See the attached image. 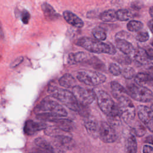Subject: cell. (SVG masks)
Returning a JSON list of instances; mask_svg holds the SVG:
<instances>
[{"label":"cell","instance_id":"obj_17","mask_svg":"<svg viewBox=\"0 0 153 153\" xmlns=\"http://www.w3.org/2000/svg\"><path fill=\"white\" fill-rule=\"evenodd\" d=\"M115 44L117 47L126 55L131 54L134 51L133 45L125 39H116Z\"/></svg>","mask_w":153,"mask_h":153},{"label":"cell","instance_id":"obj_25","mask_svg":"<svg viewBox=\"0 0 153 153\" xmlns=\"http://www.w3.org/2000/svg\"><path fill=\"white\" fill-rule=\"evenodd\" d=\"M126 149L128 153H135L137 151V142L133 134H130L127 139Z\"/></svg>","mask_w":153,"mask_h":153},{"label":"cell","instance_id":"obj_8","mask_svg":"<svg viewBox=\"0 0 153 153\" xmlns=\"http://www.w3.org/2000/svg\"><path fill=\"white\" fill-rule=\"evenodd\" d=\"M72 92L78 102L83 105H88L91 103L96 97V94L93 90L85 88L80 86L75 85L74 87Z\"/></svg>","mask_w":153,"mask_h":153},{"label":"cell","instance_id":"obj_39","mask_svg":"<svg viewBox=\"0 0 153 153\" xmlns=\"http://www.w3.org/2000/svg\"><path fill=\"white\" fill-rule=\"evenodd\" d=\"M4 38V32H3L1 23L0 22V39H3Z\"/></svg>","mask_w":153,"mask_h":153},{"label":"cell","instance_id":"obj_41","mask_svg":"<svg viewBox=\"0 0 153 153\" xmlns=\"http://www.w3.org/2000/svg\"><path fill=\"white\" fill-rule=\"evenodd\" d=\"M152 13H153V10H152V7H151L149 8V14L151 17H152Z\"/></svg>","mask_w":153,"mask_h":153},{"label":"cell","instance_id":"obj_3","mask_svg":"<svg viewBox=\"0 0 153 153\" xmlns=\"http://www.w3.org/2000/svg\"><path fill=\"white\" fill-rule=\"evenodd\" d=\"M97 100L99 108L107 117L120 115L117 105L115 104L107 93L103 91H99L97 93Z\"/></svg>","mask_w":153,"mask_h":153},{"label":"cell","instance_id":"obj_4","mask_svg":"<svg viewBox=\"0 0 153 153\" xmlns=\"http://www.w3.org/2000/svg\"><path fill=\"white\" fill-rule=\"evenodd\" d=\"M128 94L134 100L149 102L152 99V93L148 88L137 84H130L127 86Z\"/></svg>","mask_w":153,"mask_h":153},{"label":"cell","instance_id":"obj_36","mask_svg":"<svg viewBox=\"0 0 153 153\" xmlns=\"http://www.w3.org/2000/svg\"><path fill=\"white\" fill-rule=\"evenodd\" d=\"M23 60V57H19L18 58H17L14 61H13L11 64V66L13 68H14L16 66H17V65H19Z\"/></svg>","mask_w":153,"mask_h":153},{"label":"cell","instance_id":"obj_26","mask_svg":"<svg viewBox=\"0 0 153 153\" xmlns=\"http://www.w3.org/2000/svg\"><path fill=\"white\" fill-rule=\"evenodd\" d=\"M116 14L117 20H119L120 21L128 20L133 16L129 10L126 9H121L118 10L116 12Z\"/></svg>","mask_w":153,"mask_h":153},{"label":"cell","instance_id":"obj_20","mask_svg":"<svg viewBox=\"0 0 153 153\" xmlns=\"http://www.w3.org/2000/svg\"><path fill=\"white\" fill-rule=\"evenodd\" d=\"M41 8L47 20H54L59 18V15L50 4L44 2L41 5Z\"/></svg>","mask_w":153,"mask_h":153},{"label":"cell","instance_id":"obj_10","mask_svg":"<svg viewBox=\"0 0 153 153\" xmlns=\"http://www.w3.org/2000/svg\"><path fill=\"white\" fill-rule=\"evenodd\" d=\"M137 114L141 121L145 124L150 131L152 132L153 118L152 109L146 106L140 105L137 108Z\"/></svg>","mask_w":153,"mask_h":153},{"label":"cell","instance_id":"obj_1","mask_svg":"<svg viewBox=\"0 0 153 153\" xmlns=\"http://www.w3.org/2000/svg\"><path fill=\"white\" fill-rule=\"evenodd\" d=\"M76 44L91 53L114 54L116 52L115 48L113 45L106 44L101 42L100 40L94 39L89 37L79 38L76 42Z\"/></svg>","mask_w":153,"mask_h":153},{"label":"cell","instance_id":"obj_14","mask_svg":"<svg viewBox=\"0 0 153 153\" xmlns=\"http://www.w3.org/2000/svg\"><path fill=\"white\" fill-rule=\"evenodd\" d=\"M47 125L44 123L27 120L25 124L24 132L27 135H32L41 130L45 129Z\"/></svg>","mask_w":153,"mask_h":153},{"label":"cell","instance_id":"obj_27","mask_svg":"<svg viewBox=\"0 0 153 153\" xmlns=\"http://www.w3.org/2000/svg\"><path fill=\"white\" fill-rule=\"evenodd\" d=\"M92 33L96 39L103 41L106 38V33L105 30L100 26L94 27L92 30Z\"/></svg>","mask_w":153,"mask_h":153},{"label":"cell","instance_id":"obj_35","mask_svg":"<svg viewBox=\"0 0 153 153\" xmlns=\"http://www.w3.org/2000/svg\"><path fill=\"white\" fill-rule=\"evenodd\" d=\"M131 7L133 8V9H135V10H139L142 8V4L139 1H135L134 2H133L131 4Z\"/></svg>","mask_w":153,"mask_h":153},{"label":"cell","instance_id":"obj_16","mask_svg":"<svg viewBox=\"0 0 153 153\" xmlns=\"http://www.w3.org/2000/svg\"><path fill=\"white\" fill-rule=\"evenodd\" d=\"M111 87L113 96L117 100L128 96L127 91L118 82L112 81L111 82Z\"/></svg>","mask_w":153,"mask_h":153},{"label":"cell","instance_id":"obj_28","mask_svg":"<svg viewBox=\"0 0 153 153\" xmlns=\"http://www.w3.org/2000/svg\"><path fill=\"white\" fill-rule=\"evenodd\" d=\"M127 27L129 31L137 32L142 29L143 23L139 21L131 20L127 23Z\"/></svg>","mask_w":153,"mask_h":153},{"label":"cell","instance_id":"obj_5","mask_svg":"<svg viewBox=\"0 0 153 153\" xmlns=\"http://www.w3.org/2000/svg\"><path fill=\"white\" fill-rule=\"evenodd\" d=\"M118 109L120 117L126 123H130L135 117V109L128 96L122 97L118 100Z\"/></svg>","mask_w":153,"mask_h":153},{"label":"cell","instance_id":"obj_9","mask_svg":"<svg viewBox=\"0 0 153 153\" xmlns=\"http://www.w3.org/2000/svg\"><path fill=\"white\" fill-rule=\"evenodd\" d=\"M99 137L105 143H112L117 139V134L113 126L103 121L99 124Z\"/></svg>","mask_w":153,"mask_h":153},{"label":"cell","instance_id":"obj_31","mask_svg":"<svg viewBox=\"0 0 153 153\" xmlns=\"http://www.w3.org/2000/svg\"><path fill=\"white\" fill-rule=\"evenodd\" d=\"M109 71L112 75H115V76H118V75H120V74H121V71L122 70L118 65H117L115 63H112L109 65Z\"/></svg>","mask_w":153,"mask_h":153},{"label":"cell","instance_id":"obj_29","mask_svg":"<svg viewBox=\"0 0 153 153\" xmlns=\"http://www.w3.org/2000/svg\"><path fill=\"white\" fill-rule=\"evenodd\" d=\"M132 130L134 134L138 137L143 136L146 133L145 127L139 122H136V123L132 127Z\"/></svg>","mask_w":153,"mask_h":153},{"label":"cell","instance_id":"obj_7","mask_svg":"<svg viewBox=\"0 0 153 153\" xmlns=\"http://www.w3.org/2000/svg\"><path fill=\"white\" fill-rule=\"evenodd\" d=\"M38 111H42L55 115L59 117H66L68 112L59 103L48 98L43 100L38 106Z\"/></svg>","mask_w":153,"mask_h":153},{"label":"cell","instance_id":"obj_11","mask_svg":"<svg viewBox=\"0 0 153 153\" xmlns=\"http://www.w3.org/2000/svg\"><path fill=\"white\" fill-rule=\"evenodd\" d=\"M54 145L59 149H62V151L65 150H71L75 146V142L71 137L63 136L57 135L54 136L53 139Z\"/></svg>","mask_w":153,"mask_h":153},{"label":"cell","instance_id":"obj_2","mask_svg":"<svg viewBox=\"0 0 153 153\" xmlns=\"http://www.w3.org/2000/svg\"><path fill=\"white\" fill-rule=\"evenodd\" d=\"M48 91L53 97L60 100L70 109L76 112L79 111L81 104L76 99L72 92L55 86H50Z\"/></svg>","mask_w":153,"mask_h":153},{"label":"cell","instance_id":"obj_38","mask_svg":"<svg viewBox=\"0 0 153 153\" xmlns=\"http://www.w3.org/2000/svg\"><path fill=\"white\" fill-rule=\"evenodd\" d=\"M152 135H150L149 136H148L146 138V140H145V142L146 143H151V144H152L153 143V140H152Z\"/></svg>","mask_w":153,"mask_h":153},{"label":"cell","instance_id":"obj_30","mask_svg":"<svg viewBox=\"0 0 153 153\" xmlns=\"http://www.w3.org/2000/svg\"><path fill=\"white\" fill-rule=\"evenodd\" d=\"M121 74L126 79H131L134 76V70L131 67H126L121 71Z\"/></svg>","mask_w":153,"mask_h":153},{"label":"cell","instance_id":"obj_40","mask_svg":"<svg viewBox=\"0 0 153 153\" xmlns=\"http://www.w3.org/2000/svg\"><path fill=\"white\" fill-rule=\"evenodd\" d=\"M148 27H149L150 30L152 32V20H151L148 22Z\"/></svg>","mask_w":153,"mask_h":153},{"label":"cell","instance_id":"obj_13","mask_svg":"<svg viewBox=\"0 0 153 153\" xmlns=\"http://www.w3.org/2000/svg\"><path fill=\"white\" fill-rule=\"evenodd\" d=\"M134 60L139 64L145 66L148 68H151L152 66V58L150 57L145 50L139 48L134 51Z\"/></svg>","mask_w":153,"mask_h":153},{"label":"cell","instance_id":"obj_32","mask_svg":"<svg viewBox=\"0 0 153 153\" xmlns=\"http://www.w3.org/2000/svg\"><path fill=\"white\" fill-rule=\"evenodd\" d=\"M149 34L147 32H140L136 35V39L140 42H144L148 40L149 39Z\"/></svg>","mask_w":153,"mask_h":153},{"label":"cell","instance_id":"obj_24","mask_svg":"<svg viewBox=\"0 0 153 153\" xmlns=\"http://www.w3.org/2000/svg\"><path fill=\"white\" fill-rule=\"evenodd\" d=\"M35 145L40 148V149H42L44 151H46V152H54V150H53V147L51 146V145L48 143L45 140H44V139H42V138H36L35 140Z\"/></svg>","mask_w":153,"mask_h":153},{"label":"cell","instance_id":"obj_12","mask_svg":"<svg viewBox=\"0 0 153 153\" xmlns=\"http://www.w3.org/2000/svg\"><path fill=\"white\" fill-rule=\"evenodd\" d=\"M84 126L88 133L93 137L97 138L99 137V124L96 118L90 115L85 116L84 120Z\"/></svg>","mask_w":153,"mask_h":153},{"label":"cell","instance_id":"obj_33","mask_svg":"<svg viewBox=\"0 0 153 153\" xmlns=\"http://www.w3.org/2000/svg\"><path fill=\"white\" fill-rule=\"evenodd\" d=\"M21 19L24 24H27L30 19V14L26 10H23L21 14Z\"/></svg>","mask_w":153,"mask_h":153},{"label":"cell","instance_id":"obj_37","mask_svg":"<svg viewBox=\"0 0 153 153\" xmlns=\"http://www.w3.org/2000/svg\"><path fill=\"white\" fill-rule=\"evenodd\" d=\"M143 152L144 153H152V148L149 145H145L143 148Z\"/></svg>","mask_w":153,"mask_h":153},{"label":"cell","instance_id":"obj_18","mask_svg":"<svg viewBox=\"0 0 153 153\" xmlns=\"http://www.w3.org/2000/svg\"><path fill=\"white\" fill-rule=\"evenodd\" d=\"M53 123H54L57 127L63 131H71L74 128V123L70 120L61 118V117L57 118Z\"/></svg>","mask_w":153,"mask_h":153},{"label":"cell","instance_id":"obj_22","mask_svg":"<svg viewBox=\"0 0 153 153\" xmlns=\"http://www.w3.org/2000/svg\"><path fill=\"white\" fill-rule=\"evenodd\" d=\"M59 84L66 88H73L76 85L75 78L69 74H66L59 79Z\"/></svg>","mask_w":153,"mask_h":153},{"label":"cell","instance_id":"obj_19","mask_svg":"<svg viewBox=\"0 0 153 153\" xmlns=\"http://www.w3.org/2000/svg\"><path fill=\"white\" fill-rule=\"evenodd\" d=\"M69 62L71 64L76 63H82L83 62H88L91 60L90 56L84 52H78L75 53H71L68 57Z\"/></svg>","mask_w":153,"mask_h":153},{"label":"cell","instance_id":"obj_23","mask_svg":"<svg viewBox=\"0 0 153 153\" xmlns=\"http://www.w3.org/2000/svg\"><path fill=\"white\" fill-rule=\"evenodd\" d=\"M99 18L105 22H113L117 20L116 11L114 10H108L102 13Z\"/></svg>","mask_w":153,"mask_h":153},{"label":"cell","instance_id":"obj_15","mask_svg":"<svg viewBox=\"0 0 153 153\" xmlns=\"http://www.w3.org/2000/svg\"><path fill=\"white\" fill-rule=\"evenodd\" d=\"M63 16L65 20L71 25L78 28H81L83 27V21L72 12L68 10L65 11L63 12Z\"/></svg>","mask_w":153,"mask_h":153},{"label":"cell","instance_id":"obj_34","mask_svg":"<svg viewBox=\"0 0 153 153\" xmlns=\"http://www.w3.org/2000/svg\"><path fill=\"white\" fill-rule=\"evenodd\" d=\"M128 36V33L125 31H121L118 32L115 35L116 39H125Z\"/></svg>","mask_w":153,"mask_h":153},{"label":"cell","instance_id":"obj_6","mask_svg":"<svg viewBox=\"0 0 153 153\" xmlns=\"http://www.w3.org/2000/svg\"><path fill=\"white\" fill-rule=\"evenodd\" d=\"M77 79L81 82L88 85H96L103 83L106 76L100 72L91 71H81L76 74Z\"/></svg>","mask_w":153,"mask_h":153},{"label":"cell","instance_id":"obj_21","mask_svg":"<svg viewBox=\"0 0 153 153\" xmlns=\"http://www.w3.org/2000/svg\"><path fill=\"white\" fill-rule=\"evenodd\" d=\"M134 81L136 84L140 85H152V76L145 73H139L134 75Z\"/></svg>","mask_w":153,"mask_h":153}]
</instances>
